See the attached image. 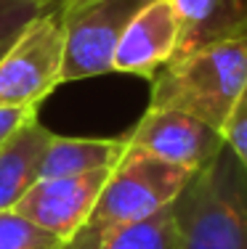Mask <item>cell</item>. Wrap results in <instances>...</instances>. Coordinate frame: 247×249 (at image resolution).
<instances>
[{"label":"cell","instance_id":"cell-1","mask_svg":"<svg viewBox=\"0 0 247 249\" xmlns=\"http://www.w3.org/2000/svg\"><path fill=\"white\" fill-rule=\"evenodd\" d=\"M247 85V40L223 35L175 56L152 77L149 109L184 111L221 130Z\"/></svg>","mask_w":247,"mask_h":249},{"label":"cell","instance_id":"cell-2","mask_svg":"<svg viewBox=\"0 0 247 249\" xmlns=\"http://www.w3.org/2000/svg\"><path fill=\"white\" fill-rule=\"evenodd\" d=\"M178 249H247V170L223 149L194 170L170 204Z\"/></svg>","mask_w":247,"mask_h":249},{"label":"cell","instance_id":"cell-3","mask_svg":"<svg viewBox=\"0 0 247 249\" xmlns=\"http://www.w3.org/2000/svg\"><path fill=\"white\" fill-rule=\"evenodd\" d=\"M189 178L191 170L125 143L85 225H120L157 215L173 204Z\"/></svg>","mask_w":247,"mask_h":249},{"label":"cell","instance_id":"cell-4","mask_svg":"<svg viewBox=\"0 0 247 249\" xmlns=\"http://www.w3.org/2000/svg\"><path fill=\"white\" fill-rule=\"evenodd\" d=\"M64 0L48 3L0 56V106H35L61 85Z\"/></svg>","mask_w":247,"mask_h":249},{"label":"cell","instance_id":"cell-5","mask_svg":"<svg viewBox=\"0 0 247 249\" xmlns=\"http://www.w3.org/2000/svg\"><path fill=\"white\" fill-rule=\"evenodd\" d=\"M152 0H64L61 85L112 72L117 43Z\"/></svg>","mask_w":247,"mask_h":249},{"label":"cell","instance_id":"cell-6","mask_svg":"<svg viewBox=\"0 0 247 249\" xmlns=\"http://www.w3.org/2000/svg\"><path fill=\"white\" fill-rule=\"evenodd\" d=\"M122 138L128 146H138L191 173L205 167L223 149L221 130L173 109H146L136 127Z\"/></svg>","mask_w":247,"mask_h":249},{"label":"cell","instance_id":"cell-7","mask_svg":"<svg viewBox=\"0 0 247 249\" xmlns=\"http://www.w3.org/2000/svg\"><path fill=\"white\" fill-rule=\"evenodd\" d=\"M107 175L109 170H96L85 175L38 180L16 201L14 212L67 241L88 223L93 204L107 183Z\"/></svg>","mask_w":247,"mask_h":249},{"label":"cell","instance_id":"cell-8","mask_svg":"<svg viewBox=\"0 0 247 249\" xmlns=\"http://www.w3.org/2000/svg\"><path fill=\"white\" fill-rule=\"evenodd\" d=\"M181 45V19L170 0H152L133 16L117 43L112 72L154 77L170 64Z\"/></svg>","mask_w":247,"mask_h":249},{"label":"cell","instance_id":"cell-9","mask_svg":"<svg viewBox=\"0 0 247 249\" xmlns=\"http://www.w3.org/2000/svg\"><path fill=\"white\" fill-rule=\"evenodd\" d=\"M51 138L54 133L32 120L0 146V212L14 210L16 201L40 180V162Z\"/></svg>","mask_w":247,"mask_h":249},{"label":"cell","instance_id":"cell-10","mask_svg":"<svg viewBox=\"0 0 247 249\" xmlns=\"http://www.w3.org/2000/svg\"><path fill=\"white\" fill-rule=\"evenodd\" d=\"M61 249H178L173 210L120 225H82Z\"/></svg>","mask_w":247,"mask_h":249},{"label":"cell","instance_id":"cell-11","mask_svg":"<svg viewBox=\"0 0 247 249\" xmlns=\"http://www.w3.org/2000/svg\"><path fill=\"white\" fill-rule=\"evenodd\" d=\"M125 151V138H69L56 135L40 162V180L112 170Z\"/></svg>","mask_w":247,"mask_h":249},{"label":"cell","instance_id":"cell-12","mask_svg":"<svg viewBox=\"0 0 247 249\" xmlns=\"http://www.w3.org/2000/svg\"><path fill=\"white\" fill-rule=\"evenodd\" d=\"M181 19V45L178 53L194 51L208 40L223 37L228 24L239 16L234 0H170Z\"/></svg>","mask_w":247,"mask_h":249},{"label":"cell","instance_id":"cell-13","mask_svg":"<svg viewBox=\"0 0 247 249\" xmlns=\"http://www.w3.org/2000/svg\"><path fill=\"white\" fill-rule=\"evenodd\" d=\"M64 241L58 236L43 231L19 212H0V249H61Z\"/></svg>","mask_w":247,"mask_h":249},{"label":"cell","instance_id":"cell-14","mask_svg":"<svg viewBox=\"0 0 247 249\" xmlns=\"http://www.w3.org/2000/svg\"><path fill=\"white\" fill-rule=\"evenodd\" d=\"M43 8L35 0H0V45L14 40Z\"/></svg>","mask_w":247,"mask_h":249},{"label":"cell","instance_id":"cell-15","mask_svg":"<svg viewBox=\"0 0 247 249\" xmlns=\"http://www.w3.org/2000/svg\"><path fill=\"white\" fill-rule=\"evenodd\" d=\"M221 135H223V143L237 154L239 162H242L245 170H247V85H245L242 96L237 98V104H234L231 114L223 122Z\"/></svg>","mask_w":247,"mask_h":249},{"label":"cell","instance_id":"cell-16","mask_svg":"<svg viewBox=\"0 0 247 249\" xmlns=\"http://www.w3.org/2000/svg\"><path fill=\"white\" fill-rule=\"evenodd\" d=\"M32 120H38V109L35 106H0V146L8 138H14Z\"/></svg>","mask_w":247,"mask_h":249},{"label":"cell","instance_id":"cell-17","mask_svg":"<svg viewBox=\"0 0 247 249\" xmlns=\"http://www.w3.org/2000/svg\"><path fill=\"white\" fill-rule=\"evenodd\" d=\"M226 35H234V37H245L247 40V8L239 11V16L231 21V24H228Z\"/></svg>","mask_w":247,"mask_h":249},{"label":"cell","instance_id":"cell-18","mask_svg":"<svg viewBox=\"0 0 247 249\" xmlns=\"http://www.w3.org/2000/svg\"><path fill=\"white\" fill-rule=\"evenodd\" d=\"M8 45H11V40H8V43H3V45H0V56L5 53V48H8Z\"/></svg>","mask_w":247,"mask_h":249},{"label":"cell","instance_id":"cell-19","mask_svg":"<svg viewBox=\"0 0 247 249\" xmlns=\"http://www.w3.org/2000/svg\"><path fill=\"white\" fill-rule=\"evenodd\" d=\"M35 3H40V5H48V3H54V0H35Z\"/></svg>","mask_w":247,"mask_h":249}]
</instances>
